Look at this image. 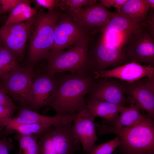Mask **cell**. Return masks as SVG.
Returning <instances> with one entry per match:
<instances>
[{"label": "cell", "mask_w": 154, "mask_h": 154, "mask_svg": "<svg viewBox=\"0 0 154 154\" xmlns=\"http://www.w3.org/2000/svg\"><path fill=\"white\" fill-rule=\"evenodd\" d=\"M129 62H141L154 67V37L144 28L129 35L123 46Z\"/></svg>", "instance_id": "obj_7"}, {"label": "cell", "mask_w": 154, "mask_h": 154, "mask_svg": "<svg viewBox=\"0 0 154 154\" xmlns=\"http://www.w3.org/2000/svg\"><path fill=\"white\" fill-rule=\"evenodd\" d=\"M99 135H117L120 140V149L124 154H154V122L147 114L136 124L116 128L96 123Z\"/></svg>", "instance_id": "obj_2"}, {"label": "cell", "mask_w": 154, "mask_h": 154, "mask_svg": "<svg viewBox=\"0 0 154 154\" xmlns=\"http://www.w3.org/2000/svg\"><path fill=\"white\" fill-rule=\"evenodd\" d=\"M126 94L134 104L152 119L154 117V76L145 77L131 83L125 82Z\"/></svg>", "instance_id": "obj_12"}, {"label": "cell", "mask_w": 154, "mask_h": 154, "mask_svg": "<svg viewBox=\"0 0 154 154\" xmlns=\"http://www.w3.org/2000/svg\"><path fill=\"white\" fill-rule=\"evenodd\" d=\"M37 6L42 7L52 11L57 9L60 0H35L34 1Z\"/></svg>", "instance_id": "obj_31"}, {"label": "cell", "mask_w": 154, "mask_h": 154, "mask_svg": "<svg viewBox=\"0 0 154 154\" xmlns=\"http://www.w3.org/2000/svg\"><path fill=\"white\" fill-rule=\"evenodd\" d=\"M36 16L25 22L4 25L0 27V42L17 58L23 53Z\"/></svg>", "instance_id": "obj_11"}, {"label": "cell", "mask_w": 154, "mask_h": 154, "mask_svg": "<svg viewBox=\"0 0 154 154\" xmlns=\"http://www.w3.org/2000/svg\"><path fill=\"white\" fill-rule=\"evenodd\" d=\"M149 3L150 11L154 12V0H148Z\"/></svg>", "instance_id": "obj_36"}, {"label": "cell", "mask_w": 154, "mask_h": 154, "mask_svg": "<svg viewBox=\"0 0 154 154\" xmlns=\"http://www.w3.org/2000/svg\"><path fill=\"white\" fill-rule=\"evenodd\" d=\"M54 76L44 70L35 71L25 106H28L38 112L42 108L49 106L55 96L57 81Z\"/></svg>", "instance_id": "obj_5"}, {"label": "cell", "mask_w": 154, "mask_h": 154, "mask_svg": "<svg viewBox=\"0 0 154 154\" xmlns=\"http://www.w3.org/2000/svg\"><path fill=\"white\" fill-rule=\"evenodd\" d=\"M22 0H0V9L2 14L11 11Z\"/></svg>", "instance_id": "obj_30"}, {"label": "cell", "mask_w": 154, "mask_h": 154, "mask_svg": "<svg viewBox=\"0 0 154 154\" xmlns=\"http://www.w3.org/2000/svg\"><path fill=\"white\" fill-rule=\"evenodd\" d=\"M50 128L39 136L37 141L38 154H57L51 138Z\"/></svg>", "instance_id": "obj_26"}, {"label": "cell", "mask_w": 154, "mask_h": 154, "mask_svg": "<svg viewBox=\"0 0 154 154\" xmlns=\"http://www.w3.org/2000/svg\"><path fill=\"white\" fill-rule=\"evenodd\" d=\"M15 138L19 144V150L16 154H38L37 143L40 135H25L15 132Z\"/></svg>", "instance_id": "obj_24"}, {"label": "cell", "mask_w": 154, "mask_h": 154, "mask_svg": "<svg viewBox=\"0 0 154 154\" xmlns=\"http://www.w3.org/2000/svg\"><path fill=\"white\" fill-rule=\"evenodd\" d=\"M17 108L13 101L0 105V121L12 118Z\"/></svg>", "instance_id": "obj_29"}, {"label": "cell", "mask_w": 154, "mask_h": 154, "mask_svg": "<svg viewBox=\"0 0 154 154\" xmlns=\"http://www.w3.org/2000/svg\"><path fill=\"white\" fill-rule=\"evenodd\" d=\"M69 14L73 20L85 28L91 35L101 33L117 13L111 12L98 3L82 7Z\"/></svg>", "instance_id": "obj_10"}, {"label": "cell", "mask_w": 154, "mask_h": 154, "mask_svg": "<svg viewBox=\"0 0 154 154\" xmlns=\"http://www.w3.org/2000/svg\"><path fill=\"white\" fill-rule=\"evenodd\" d=\"M145 26L144 28L146 29L154 37V13L149 11L147 18L145 20Z\"/></svg>", "instance_id": "obj_33"}, {"label": "cell", "mask_w": 154, "mask_h": 154, "mask_svg": "<svg viewBox=\"0 0 154 154\" xmlns=\"http://www.w3.org/2000/svg\"><path fill=\"white\" fill-rule=\"evenodd\" d=\"M14 147L11 137L0 139V154H9V151L12 150Z\"/></svg>", "instance_id": "obj_32"}, {"label": "cell", "mask_w": 154, "mask_h": 154, "mask_svg": "<svg viewBox=\"0 0 154 154\" xmlns=\"http://www.w3.org/2000/svg\"><path fill=\"white\" fill-rule=\"evenodd\" d=\"M120 144L119 139L117 136L108 142L94 146L89 154H112Z\"/></svg>", "instance_id": "obj_27"}, {"label": "cell", "mask_w": 154, "mask_h": 154, "mask_svg": "<svg viewBox=\"0 0 154 154\" xmlns=\"http://www.w3.org/2000/svg\"><path fill=\"white\" fill-rule=\"evenodd\" d=\"M31 0H22V2L9 12V16L4 25L12 23L15 19L24 12L32 9L33 8L31 6Z\"/></svg>", "instance_id": "obj_28"}, {"label": "cell", "mask_w": 154, "mask_h": 154, "mask_svg": "<svg viewBox=\"0 0 154 154\" xmlns=\"http://www.w3.org/2000/svg\"><path fill=\"white\" fill-rule=\"evenodd\" d=\"M97 3L96 0H60L57 9L62 13H70L84 6Z\"/></svg>", "instance_id": "obj_25"}, {"label": "cell", "mask_w": 154, "mask_h": 154, "mask_svg": "<svg viewBox=\"0 0 154 154\" xmlns=\"http://www.w3.org/2000/svg\"><path fill=\"white\" fill-rule=\"evenodd\" d=\"M53 125L51 123L9 124L4 126V132L6 134L17 132L25 135H40L48 130Z\"/></svg>", "instance_id": "obj_22"}, {"label": "cell", "mask_w": 154, "mask_h": 154, "mask_svg": "<svg viewBox=\"0 0 154 154\" xmlns=\"http://www.w3.org/2000/svg\"><path fill=\"white\" fill-rule=\"evenodd\" d=\"M20 67L17 56L4 47L0 51V78L13 72Z\"/></svg>", "instance_id": "obj_23"}, {"label": "cell", "mask_w": 154, "mask_h": 154, "mask_svg": "<svg viewBox=\"0 0 154 154\" xmlns=\"http://www.w3.org/2000/svg\"><path fill=\"white\" fill-rule=\"evenodd\" d=\"M89 74H71L57 81L56 92L49 106L57 114L74 116L86 108L85 97L94 83Z\"/></svg>", "instance_id": "obj_1"}, {"label": "cell", "mask_w": 154, "mask_h": 154, "mask_svg": "<svg viewBox=\"0 0 154 154\" xmlns=\"http://www.w3.org/2000/svg\"><path fill=\"white\" fill-rule=\"evenodd\" d=\"M86 108L90 114L99 117L106 121L114 122L124 106L99 101L90 98L86 100Z\"/></svg>", "instance_id": "obj_18"}, {"label": "cell", "mask_w": 154, "mask_h": 154, "mask_svg": "<svg viewBox=\"0 0 154 154\" xmlns=\"http://www.w3.org/2000/svg\"><path fill=\"white\" fill-rule=\"evenodd\" d=\"M95 118L88 111L73 121L75 134L86 154L89 153L98 140L94 122Z\"/></svg>", "instance_id": "obj_17"}, {"label": "cell", "mask_w": 154, "mask_h": 154, "mask_svg": "<svg viewBox=\"0 0 154 154\" xmlns=\"http://www.w3.org/2000/svg\"><path fill=\"white\" fill-rule=\"evenodd\" d=\"M93 75L95 78H112L131 83L144 78L154 76V67L131 62L111 70L94 72Z\"/></svg>", "instance_id": "obj_13"}, {"label": "cell", "mask_w": 154, "mask_h": 154, "mask_svg": "<svg viewBox=\"0 0 154 154\" xmlns=\"http://www.w3.org/2000/svg\"><path fill=\"white\" fill-rule=\"evenodd\" d=\"M34 67H20L0 78V84L7 95L25 107L27 97L35 75Z\"/></svg>", "instance_id": "obj_9"}, {"label": "cell", "mask_w": 154, "mask_h": 154, "mask_svg": "<svg viewBox=\"0 0 154 154\" xmlns=\"http://www.w3.org/2000/svg\"><path fill=\"white\" fill-rule=\"evenodd\" d=\"M62 13L57 9L46 13L38 11L29 35L28 65L34 67L48 58L53 44L55 27Z\"/></svg>", "instance_id": "obj_3"}, {"label": "cell", "mask_w": 154, "mask_h": 154, "mask_svg": "<svg viewBox=\"0 0 154 154\" xmlns=\"http://www.w3.org/2000/svg\"><path fill=\"white\" fill-rule=\"evenodd\" d=\"M77 117L73 116L56 114L53 116H49L40 114L26 107L21 108L15 116L11 119L0 121V129L9 124H56L73 122Z\"/></svg>", "instance_id": "obj_16"}, {"label": "cell", "mask_w": 154, "mask_h": 154, "mask_svg": "<svg viewBox=\"0 0 154 154\" xmlns=\"http://www.w3.org/2000/svg\"><path fill=\"white\" fill-rule=\"evenodd\" d=\"M98 83H94L90 98L115 104L125 106L126 99L125 83L112 78H101Z\"/></svg>", "instance_id": "obj_14"}, {"label": "cell", "mask_w": 154, "mask_h": 154, "mask_svg": "<svg viewBox=\"0 0 154 154\" xmlns=\"http://www.w3.org/2000/svg\"><path fill=\"white\" fill-rule=\"evenodd\" d=\"M91 35L85 28L74 22L69 14L62 13L55 27L54 43L49 56L63 51L83 38Z\"/></svg>", "instance_id": "obj_6"}, {"label": "cell", "mask_w": 154, "mask_h": 154, "mask_svg": "<svg viewBox=\"0 0 154 154\" xmlns=\"http://www.w3.org/2000/svg\"><path fill=\"white\" fill-rule=\"evenodd\" d=\"M3 47V46L0 42V51Z\"/></svg>", "instance_id": "obj_37"}, {"label": "cell", "mask_w": 154, "mask_h": 154, "mask_svg": "<svg viewBox=\"0 0 154 154\" xmlns=\"http://www.w3.org/2000/svg\"><path fill=\"white\" fill-rule=\"evenodd\" d=\"M72 122L56 124L50 129L57 154H75L80 150V143L75 134Z\"/></svg>", "instance_id": "obj_15"}, {"label": "cell", "mask_w": 154, "mask_h": 154, "mask_svg": "<svg viewBox=\"0 0 154 154\" xmlns=\"http://www.w3.org/2000/svg\"><path fill=\"white\" fill-rule=\"evenodd\" d=\"M145 26V20L139 21L124 17L117 13L102 30L106 31L130 34L138 31Z\"/></svg>", "instance_id": "obj_19"}, {"label": "cell", "mask_w": 154, "mask_h": 154, "mask_svg": "<svg viewBox=\"0 0 154 154\" xmlns=\"http://www.w3.org/2000/svg\"><path fill=\"white\" fill-rule=\"evenodd\" d=\"M2 14V13H1V10L0 9V17L1 16V15Z\"/></svg>", "instance_id": "obj_38"}, {"label": "cell", "mask_w": 154, "mask_h": 154, "mask_svg": "<svg viewBox=\"0 0 154 154\" xmlns=\"http://www.w3.org/2000/svg\"><path fill=\"white\" fill-rule=\"evenodd\" d=\"M141 110L136 105L130 103L128 106H124L120 114L114 122L116 128L132 126L140 121L145 114L142 113Z\"/></svg>", "instance_id": "obj_21"}, {"label": "cell", "mask_w": 154, "mask_h": 154, "mask_svg": "<svg viewBox=\"0 0 154 154\" xmlns=\"http://www.w3.org/2000/svg\"><path fill=\"white\" fill-rule=\"evenodd\" d=\"M90 36L83 38L70 49L50 56L44 71L54 76L57 73L68 71L71 74H88V55Z\"/></svg>", "instance_id": "obj_4"}, {"label": "cell", "mask_w": 154, "mask_h": 154, "mask_svg": "<svg viewBox=\"0 0 154 154\" xmlns=\"http://www.w3.org/2000/svg\"><path fill=\"white\" fill-rule=\"evenodd\" d=\"M88 59L89 70L92 74L109 67L114 68L129 62L123 50L108 46L102 36L92 49L88 50Z\"/></svg>", "instance_id": "obj_8"}, {"label": "cell", "mask_w": 154, "mask_h": 154, "mask_svg": "<svg viewBox=\"0 0 154 154\" xmlns=\"http://www.w3.org/2000/svg\"><path fill=\"white\" fill-rule=\"evenodd\" d=\"M128 0H101V3L106 8L113 7L116 8L118 11Z\"/></svg>", "instance_id": "obj_34"}, {"label": "cell", "mask_w": 154, "mask_h": 154, "mask_svg": "<svg viewBox=\"0 0 154 154\" xmlns=\"http://www.w3.org/2000/svg\"><path fill=\"white\" fill-rule=\"evenodd\" d=\"M150 9L148 0H128L117 13L127 18L143 21L147 18Z\"/></svg>", "instance_id": "obj_20"}, {"label": "cell", "mask_w": 154, "mask_h": 154, "mask_svg": "<svg viewBox=\"0 0 154 154\" xmlns=\"http://www.w3.org/2000/svg\"><path fill=\"white\" fill-rule=\"evenodd\" d=\"M12 101V100L6 94L0 84V105Z\"/></svg>", "instance_id": "obj_35"}]
</instances>
